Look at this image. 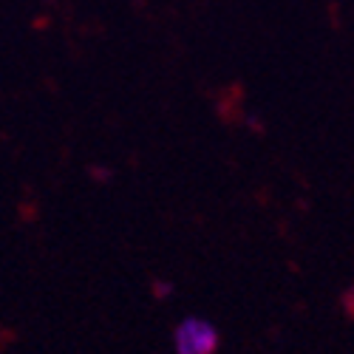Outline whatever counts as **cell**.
<instances>
[{
  "mask_svg": "<svg viewBox=\"0 0 354 354\" xmlns=\"http://www.w3.org/2000/svg\"><path fill=\"white\" fill-rule=\"evenodd\" d=\"M173 354H218L221 332L213 320L201 315H187L170 332Z\"/></svg>",
  "mask_w": 354,
  "mask_h": 354,
  "instance_id": "1",
  "label": "cell"
}]
</instances>
